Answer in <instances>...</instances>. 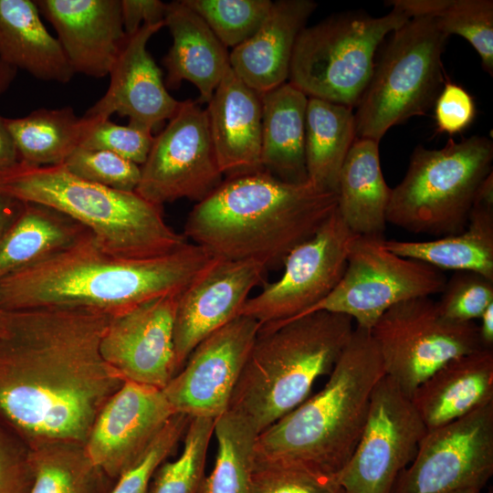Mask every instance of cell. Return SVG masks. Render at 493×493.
<instances>
[{"mask_svg": "<svg viewBox=\"0 0 493 493\" xmlns=\"http://www.w3.org/2000/svg\"><path fill=\"white\" fill-rule=\"evenodd\" d=\"M217 440L215 466L199 493H253L257 432L240 414L227 410L215 420Z\"/></svg>", "mask_w": 493, "mask_h": 493, "instance_id": "obj_35", "label": "cell"}, {"mask_svg": "<svg viewBox=\"0 0 493 493\" xmlns=\"http://www.w3.org/2000/svg\"><path fill=\"white\" fill-rule=\"evenodd\" d=\"M356 139L352 109L309 98L305 119V161L308 181L337 194L344 160Z\"/></svg>", "mask_w": 493, "mask_h": 493, "instance_id": "obj_31", "label": "cell"}, {"mask_svg": "<svg viewBox=\"0 0 493 493\" xmlns=\"http://www.w3.org/2000/svg\"><path fill=\"white\" fill-rule=\"evenodd\" d=\"M409 17L430 16L446 35L461 36L477 50L483 69L493 74L492 0H391Z\"/></svg>", "mask_w": 493, "mask_h": 493, "instance_id": "obj_34", "label": "cell"}, {"mask_svg": "<svg viewBox=\"0 0 493 493\" xmlns=\"http://www.w3.org/2000/svg\"><path fill=\"white\" fill-rule=\"evenodd\" d=\"M191 417L174 414L139 458L114 482L110 493H149L158 467L184 437Z\"/></svg>", "mask_w": 493, "mask_h": 493, "instance_id": "obj_38", "label": "cell"}, {"mask_svg": "<svg viewBox=\"0 0 493 493\" xmlns=\"http://www.w3.org/2000/svg\"><path fill=\"white\" fill-rule=\"evenodd\" d=\"M20 162L33 166L62 164L80 146L92 119L78 117L70 106L37 109L22 118L7 119Z\"/></svg>", "mask_w": 493, "mask_h": 493, "instance_id": "obj_32", "label": "cell"}, {"mask_svg": "<svg viewBox=\"0 0 493 493\" xmlns=\"http://www.w3.org/2000/svg\"><path fill=\"white\" fill-rule=\"evenodd\" d=\"M317 7L311 0H279L256 33L229 54L233 72L262 95L288 79L294 47Z\"/></svg>", "mask_w": 493, "mask_h": 493, "instance_id": "obj_23", "label": "cell"}, {"mask_svg": "<svg viewBox=\"0 0 493 493\" xmlns=\"http://www.w3.org/2000/svg\"><path fill=\"white\" fill-rule=\"evenodd\" d=\"M448 37L430 16L410 17L393 32L357 104L356 138L380 142L392 126L435 105L446 83L441 57Z\"/></svg>", "mask_w": 493, "mask_h": 493, "instance_id": "obj_8", "label": "cell"}, {"mask_svg": "<svg viewBox=\"0 0 493 493\" xmlns=\"http://www.w3.org/2000/svg\"><path fill=\"white\" fill-rule=\"evenodd\" d=\"M354 330L343 314L319 310L261 325L228 410L260 434L309 395L330 374Z\"/></svg>", "mask_w": 493, "mask_h": 493, "instance_id": "obj_5", "label": "cell"}, {"mask_svg": "<svg viewBox=\"0 0 493 493\" xmlns=\"http://www.w3.org/2000/svg\"><path fill=\"white\" fill-rule=\"evenodd\" d=\"M0 60L47 81L68 83L75 74L30 0H0Z\"/></svg>", "mask_w": 493, "mask_h": 493, "instance_id": "obj_27", "label": "cell"}, {"mask_svg": "<svg viewBox=\"0 0 493 493\" xmlns=\"http://www.w3.org/2000/svg\"><path fill=\"white\" fill-rule=\"evenodd\" d=\"M29 449L0 423V493H28Z\"/></svg>", "mask_w": 493, "mask_h": 493, "instance_id": "obj_43", "label": "cell"}, {"mask_svg": "<svg viewBox=\"0 0 493 493\" xmlns=\"http://www.w3.org/2000/svg\"><path fill=\"white\" fill-rule=\"evenodd\" d=\"M477 325L478 338L483 349L493 350V303L484 310Z\"/></svg>", "mask_w": 493, "mask_h": 493, "instance_id": "obj_48", "label": "cell"}, {"mask_svg": "<svg viewBox=\"0 0 493 493\" xmlns=\"http://www.w3.org/2000/svg\"><path fill=\"white\" fill-rule=\"evenodd\" d=\"M165 6L160 0H121L126 36L134 34L143 25L164 23Z\"/></svg>", "mask_w": 493, "mask_h": 493, "instance_id": "obj_45", "label": "cell"}, {"mask_svg": "<svg viewBox=\"0 0 493 493\" xmlns=\"http://www.w3.org/2000/svg\"><path fill=\"white\" fill-rule=\"evenodd\" d=\"M223 180L205 110L190 99L180 101L166 127L153 139L135 192L162 207L184 198L198 203Z\"/></svg>", "mask_w": 493, "mask_h": 493, "instance_id": "obj_13", "label": "cell"}, {"mask_svg": "<svg viewBox=\"0 0 493 493\" xmlns=\"http://www.w3.org/2000/svg\"><path fill=\"white\" fill-rule=\"evenodd\" d=\"M260 326L238 316L195 346L162 389L175 414L215 420L228 410Z\"/></svg>", "mask_w": 493, "mask_h": 493, "instance_id": "obj_16", "label": "cell"}, {"mask_svg": "<svg viewBox=\"0 0 493 493\" xmlns=\"http://www.w3.org/2000/svg\"><path fill=\"white\" fill-rule=\"evenodd\" d=\"M74 175L118 191L135 192L141 166L109 151L77 148L62 163Z\"/></svg>", "mask_w": 493, "mask_h": 493, "instance_id": "obj_39", "label": "cell"}, {"mask_svg": "<svg viewBox=\"0 0 493 493\" xmlns=\"http://www.w3.org/2000/svg\"><path fill=\"white\" fill-rule=\"evenodd\" d=\"M267 269L253 260L215 258L179 295L173 327L176 372L199 342L240 316Z\"/></svg>", "mask_w": 493, "mask_h": 493, "instance_id": "obj_19", "label": "cell"}, {"mask_svg": "<svg viewBox=\"0 0 493 493\" xmlns=\"http://www.w3.org/2000/svg\"><path fill=\"white\" fill-rule=\"evenodd\" d=\"M164 26L173 38L163 58L166 85L175 88L187 80L197 88L199 101L208 102L230 68L227 48L184 0L166 4Z\"/></svg>", "mask_w": 493, "mask_h": 493, "instance_id": "obj_26", "label": "cell"}, {"mask_svg": "<svg viewBox=\"0 0 493 493\" xmlns=\"http://www.w3.org/2000/svg\"><path fill=\"white\" fill-rule=\"evenodd\" d=\"M174 414L162 389L124 381L98 414L85 452L116 481Z\"/></svg>", "mask_w": 493, "mask_h": 493, "instance_id": "obj_18", "label": "cell"}, {"mask_svg": "<svg viewBox=\"0 0 493 493\" xmlns=\"http://www.w3.org/2000/svg\"><path fill=\"white\" fill-rule=\"evenodd\" d=\"M493 474V403L428 430L391 493L482 489Z\"/></svg>", "mask_w": 493, "mask_h": 493, "instance_id": "obj_14", "label": "cell"}, {"mask_svg": "<svg viewBox=\"0 0 493 493\" xmlns=\"http://www.w3.org/2000/svg\"><path fill=\"white\" fill-rule=\"evenodd\" d=\"M28 493H110L115 481L89 458L83 445L52 443L29 449Z\"/></svg>", "mask_w": 493, "mask_h": 493, "instance_id": "obj_33", "label": "cell"}, {"mask_svg": "<svg viewBox=\"0 0 493 493\" xmlns=\"http://www.w3.org/2000/svg\"><path fill=\"white\" fill-rule=\"evenodd\" d=\"M16 73V69L0 60V94L11 84Z\"/></svg>", "mask_w": 493, "mask_h": 493, "instance_id": "obj_49", "label": "cell"}, {"mask_svg": "<svg viewBox=\"0 0 493 493\" xmlns=\"http://www.w3.org/2000/svg\"><path fill=\"white\" fill-rule=\"evenodd\" d=\"M179 295L110 318L100 351L124 381L163 389L176 373L173 327Z\"/></svg>", "mask_w": 493, "mask_h": 493, "instance_id": "obj_17", "label": "cell"}, {"mask_svg": "<svg viewBox=\"0 0 493 493\" xmlns=\"http://www.w3.org/2000/svg\"><path fill=\"white\" fill-rule=\"evenodd\" d=\"M493 303V279L471 271H456L446 279L440 300V313L456 322H471L479 319Z\"/></svg>", "mask_w": 493, "mask_h": 493, "instance_id": "obj_41", "label": "cell"}, {"mask_svg": "<svg viewBox=\"0 0 493 493\" xmlns=\"http://www.w3.org/2000/svg\"><path fill=\"white\" fill-rule=\"evenodd\" d=\"M110 318L85 309L5 310L0 423L28 449L84 445L100 409L124 382L100 351Z\"/></svg>", "mask_w": 493, "mask_h": 493, "instance_id": "obj_1", "label": "cell"}, {"mask_svg": "<svg viewBox=\"0 0 493 493\" xmlns=\"http://www.w3.org/2000/svg\"><path fill=\"white\" fill-rule=\"evenodd\" d=\"M253 493H345L334 476L296 463L255 464Z\"/></svg>", "mask_w": 493, "mask_h": 493, "instance_id": "obj_40", "label": "cell"}, {"mask_svg": "<svg viewBox=\"0 0 493 493\" xmlns=\"http://www.w3.org/2000/svg\"><path fill=\"white\" fill-rule=\"evenodd\" d=\"M74 73L110 74L127 37L121 0H37Z\"/></svg>", "mask_w": 493, "mask_h": 493, "instance_id": "obj_21", "label": "cell"}, {"mask_svg": "<svg viewBox=\"0 0 493 493\" xmlns=\"http://www.w3.org/2000/svg\"><path fill=\"white\" fill-rule=\"evenodd\" d=\"M0 192L68 215L85 226L104 251L117 257H157L188 243L166 223L162 206L136 192L79 178L63 164L33 166L20 162L0 176Z\"/></svg>", "mask_w": 493, "mask_h": 493, "instance_id": "obj_6", "label": "cell"}, {"mask_svg": "<svg viewBox=\"0 0 493 493\" xmlns=\"http://www.w3.org/2000/svg\"><path fill=\"white\" fill-rule=\"evenodd\" d=\"M357 236L335 211L310 238L288 255L282 275L249 298L240 316L251 317L265 325L307 312L340 281Z\"/></svg>", "mask_w": 493, "mask_h": 493, "instance_id": "obj_15", "label": "cell"}, {"mask_svg": "<svg viewBox=\"0 0 493 493\" xmlns=\"http://www.w3.org/2000/svg\"><path fill=\"white\" fill-rule=\"evenodd\" d=\"M383 245L439 270L471 271L493 279V173L478 186L463 231L425 241L384 239Z\"/></svg>", "mask_w": 493, "mask_h": 493, "instance_id": "obj_25", "label": "cell"}, {"mask_svg": "<svg viewBox=\"0 0 493 493\" xmlns=\"http://www.w3.org/2000/svg\"><path fill=\"white\" fill-rule=\"evenodd\" d=\"M205 112L224 177L264 170L261 164V98L231 68L215 89Z\"/></svg>", "mask_w": 493, "mask_h": 493, "instance_id": "obj_22", "label": "cell"}, {"mask_svg": "<svg viewBox=\"0 0 493 493\" xmlns=\"http://www.w3.org/2000/svg\"><path fill=\"white\" fill-rule=\"evenodd\" d=\"M391 189L385 183L379 142L356 138L340 172L336 211L357 236L383 237Z\"/></svg>", "mask_w": 493, "mask_h": 493, "instance_id": "obj_28", "label": "cell"}, {"mask_svg": "<svg viewBox=\"0 0 493 493\" xmlns=\"http://www.w3.org/2000/svg\"><path fill=\"white\" fill-rule=\"evenodd\" d=\"M480 490L481 489L476 488H467L456 490L453 493H480Z\"/></svg>", "mask_w": 493, "mask_h": 493, "instance_id": "obj_50", "label": "cell"}, {"mask_svg": "<svg viewBox=\"0 0 493 493\" xmlns=\"http://www.w3.org/2000/svg\"><path fill=\"white\" fill-rule=\"evenodd\" d=\"M409 18L395 9L379 17L347 13L303 28L294 47L288 82L309 98L352 109L371 80L378 46Z\"/></svg>", "mask_w": 493, "mask_h": 493, "instance_id": "obj_9", "label": "cell"}, {"mask_svg": "<svg viewBox=\"0 0 493 493\" xmlns=\"http://www.w3.org/2000/svg\"><path fill=\"white\" fill-rule=\"evenodd\" d=\"M411 400L427 430L493 403V350L450 360L417 387Z\"/></svg>", "mask_w": 493, "mask_h": 493, "instance_id": "obj_24", "label": "cell"}, {"mask_svg": "<svg viewBox=\"0 0 493 493\" xmlns=\"http://www.w3.org/2000/svg\"><path fill=\"white\" fill-rule=\"evenodd\" d=\"M215 259L193 243L162 256L121 257L104 251L89 233L60 253L0 279V309H85L115 317L181 294Z\"/></svg>", "mask_w": 493, "mask_h": 493, "instance_id": "obj_2", "label": "cell"}, {"mask_svg": "<svg viewBox=\"0 0 493 493\" xmlns=\"http://www.w3.org/2000/svg\"><path fill=\"white\" fill-rule=\"evenodd\" d=\"M19 163V154L6 126L5 118L0 115V176Z\"/></svg>", "mask_w": 493, "mask_h": 493, "instance_id": "obj_46", "label": "cell"}, {"mask_svg": "<svg viewBox=\"0 0 493 493\" xmlns=\"http://www.w3.org/2000/svg\"><path fill=\"white\" fill-rule=\"evenodd\" d=\"M427 431L411 398L383 376L372 390L358 444L336 480L345 493H391Z\"/></svg>", "mask_w": 493, "mask_h": 493, "instance_id": "obj_12", "label": "cell"}, {"mask_svg": "<svg viewBox=\"0 0 493 493\" xmlns=\"http://www.w3.org/2000/svg\"><path fill=\"white\" fill-rule=\"evenodd\" d=\"M23 203L0 192V237L19 214Z\"/></svg>", "mask_w": 493, "mask_h": 493, "instance_id": "obj_47", "label": "cell"}, {"mask_svg": "<svg viewBox=\"0 0 493 493\" xmlns=\"http://www.w3.org/2000/svg\"><path fill=\"white\" fill-rule=\"evenodd\" d=\"M5 316V310L0 309V332L2 331L3 327H4Z\"/></svg>", "mask_w": 493, "mask_h": 493, "instance_id": "obj_51", "label": "cell"}, {"mask_svg": "<svg viewBox=\"0 0 493 493\" xmlns=\"http://www.w3.org/2000/svg\"><path fill=\"white\" fill-rule=\"evenodd\" d=\"M220 42L235 48L252 37L268 15L271 0H184Z\"/></svg>", "mask_w": 493, "mask_h": 493, "instance_id": "obj_37", "label": "cell"}, {"mask_svg": "<svg viewBox=\"0 0 493 493\" xmlns=\"http://www.w3.org/2000/svg\"><path fill=\"white\" fill-rule=\"evenodd\" d=\"M215 419L193 417L184 435L181 455L156 470L149 493H199Z\"/></svg>", "mask_w": 493, "mask_h": 493, "instance_id": "obj_36", "label": "cell"}, {"mask_svg": "<svg viewBox=\"0 0 493 493\" xmlns=\"http://www.w3.org/2000/svg\"><path fill=\"white\" fill-rule=\"evenodd\" d=\"M370 332L385 375L410 398L445 363L483 349L474 321L446 319L430 297L395 304L377 320Z\"/></svg>", "mask_w": 493, "mask_h": 493, "instance_id": "obj_10", "label": "cell"}, {"mask_svg": "<svg viewBox=\"0 0 493 493\" xmlns=\"http://www.w3.org/2000/svg\"><path fill=\"white\" fill-rule=\"evenodd\" d=\"M261 164L277 178L309 182L305 161V119L309 97L289 82L260 95Z\"/></svg>", "mask_w": 493, "mask_h": 493, "instance_id": "obj_29", "label": "cell"}, {"mask_svg": "<svg viewBox=\"0 0 493 493\" xmlns=\"http://www.w3.org/2000/svg\"><path fill=\"white\" fill-rule=\"evenodd\" d=\"M164 23L143 25L127 36L110 72L105 94L83 115L110 119L117 113L129 119V125L152 131L177 110L180 101L166 89L162 71L147 50L149 39Z\"/></svg>", "mask_w": 493, "mask_h": 493, "instance_id": "obj_20", "label": "cell"}, {"mask_svg": "<svg viewBox=\"0 0 493 493\" xmlns=\"http://www.w3.org/2000/svg\"><path fill=\"white\" fill-rule=\"evenodd\" d=\"M476 115L471 95L461 86L446 82L435 102L438 131L454 134L467 129Z\"/></svg>", "mask_w": 493, "mask_h": 493, "instance_id": "obj_44", "label": "cell"}, {"mask_svg": "<svg viewBox=\"0 0 493 493\" xmlns=\"http://www.w3.org/2000/svg\"><path fill=\"white\" fill-rule=\"evenodd\" d=\"M89 233L85 226L51 207L23 203L0 237V279L60 253Z\"/></svg>", "mask_w": 493, "mask_h": 493, "instance_id": "obj_30", "label": "cell"}, {"mask_svg": "<svg viewBox=\"0 0 493 493\" xmlns=\"http://www.w3.org/2000/svg\"><path fill=\"white\" fill-rule=\"evenodd\" d=\"M90 119L92 124L79 147L109 151L139 166L143 164L154 139L152 131L129 124L118 125L110 119Z\"/></svg>", "mask_w": 493, "mask_h": 493, "instance_id": "obj_42", "label": "cell"}, {"mask_svg": "<svg viewBox=\"0 0 493 493\" xmlns=\"http://www.w3.org/2000/svg\"><path fill=\"white\" fill-rule=\"evenodd\" d=\"M383 240L358 236L338 284L304 314L319 310L340 313L370 330L395 304L441 293L447 279L442 270L391 252Z\"/></svg>", "mask_w": 493, "mask_h": 493, "instance_id": "obj_11", "label": "cell"}, {"mask_svg": "<svg viewBox=\"0 0 493 493\" xmlns=\"http://www.w3.org/2000/svg\"><path fill=\"white\" fill-rule=\"evenodd\" d=\"M385 375L370 330L355 326L323 388L257 435L255 464H301L336 476L362 433Z\"/></svg>", "mask_w": 493, "mask_h": 493, "instance_id": "obj_4", "label": "cell"}, {"mask_svg": "<svg viewBox=\"0 0 493 493\" xmlns=\"http://www.w3.org/2000/svg\"><path fill=\"white\" fill-rule=\"evenodd\" d=\"M336 208L337 194L261 170L224 179L189 213L184 236L215 258L278 267Z\"/></svg>", "mask_w": 493, "mask_h": 493, "instance_id": "obj_3", "label": "cell"}, {"mask_svg": "<svg viewBox=\"0 0 493 493\" xmlns=\"http://www.w3.org/2000/svg\"><path fill=\"white\" fill-rule=\"evenodd\" d=\"M492 160V142L477 135L450 139L441 149L416 147L404 177L391 189L387 224L437 237L463 231Z\"/></svg>", "mask_w": 493, "mask_h": 493, "instance_id": "obj_7", "label": "cell"}]
</instances>
